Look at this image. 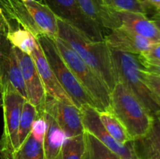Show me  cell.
<instances>
[{"label":"cell","instance_id":"cell-1","mask_svg":"<svg viewBox=\"0 0 160 159\" xmlns=\"http://www.w3.org/2000/svg\"><path fill=\"white\" fill-rule=\"evenodd\" d=\"M58 37L65 41L102 79L109 90L118 82L111 49L103 41H92L81 31L58 19Z\"/></svg>","mask_w":160,"mask_h":159},{"label":"cell","instance_id":"cell-2","mask_svg":"<svg viewBox=\"0 0 160 159\" xmlns=\"http://www.w3.org/2000/svg\"><path fill=\"white\" fill-rule=\"evenodd\" d=\"M110 111L123 124L132 140L145 136L152 126V115L121 82H117L110 91Z\"/></svg>","mask_w":160,"mask_h":159},{"label":"cell","instance_id":"cell-3","mask_svg":"<svg viewBox=\"0 0 160 159\" xmlns=\"http://www.w3.org/2000/svg\"><path fill=\"white\" fill-rule=\"evenodd\" d=\"M59 54L73 74L95 102L98 111L110 110V90L101 77L60 37H55Z\"/></svg>","mask_w":160,"mask_h":159},{"label":"cell","instance_id":"cell-4","mask_svg":"<svg viewBox=\"0 0 160 159\" xmlns=\"http://www.w3.org/2000/svg\"><path fill=\"white\" fill-rule=\"evenodd\" d=\"M118 82L124 84L144 104L152 115L160 113V106L153 98L142 76V65L138 55L111 50Z\"/></svg>","mask_w":160,"mask_h":159},{"label":"cell","instance_id":"cell-5","mask_svg":"<svg viewBox=\"0 0 160 159\" xmlns=\"http://www.w3.org/2000/svg\"><path fill=\"white\" fill-rule=\"evenodd\" d=\"M36 40L42 48L56 79L71 98L73 104L78 108L83 104H89L96 108L92 98L78 82L59 54L54 39L45 34H41L36 37Z\"/></svg>","mask_w":160,"mask_h":159},{"label":"cell","instance_id":"cell-6","mask_svg":"<svg viewBox=\"0 0 160 159\" xmlns=\"http://www.w3.org/2000/svg\"><path fill=\"white\" fill-rule=\"evenodd\" d=\"M28 99L13 88L2 90L3 132L0 138V159H12L19 149L18 131L20 115Z\"/></svg>","mask_w":160,"mask_h":159},{"label":"cell","instance_id":"cell-7","mask_svg":"<svg viewBox=\"0 0 160 159\" xmlns=\"http://www.w3.org/2000/svg\"><path fill=\"white\" fill-rule=\"evenodd\" d=\"M58 19L87 36L92 41L104 40L101 26L88 17L77 0H44Z\"/></svg>","mask_w":160,"mask_h":159},{"label":"cell","instance_id":"cell-8","mask_svg":"<svg viewBox=\"0 0 160 159\" xmlns=\"http://www.w3.org/2000/svg\"><path fill=\"white\" fill-rule=\"evenodd\" d=\"M84 131L90 132L106 147L115 153L121 159H138L133 146V140L121 144L107 132L98 116V110L89 104L80 107Z\"/></svg>","mask_w":160,"mask_h":159},{"label":"cell","instance_id":"cell-9","mask_svg":"<svg viewBox=\"0 0 160 159\" xmlns=\"http://www.w3.org/2000/svg\"><path fill=\"white\" fill-rule=\"evenodd\" d=\"M6 33L7 31L0 32V84L2 90L13 88L28 99L14 46L7 38Z\"/></svg>","mask_w":160,"mask_h":159},{"label":"cell","instance_id":"cell-10","mask_svg":"<svg viewBox=\"0 0 160 159\" xmlns=\"http://www.w3.org/2000/svg\"><path fill=\"white\" fill-rule=\"evenodd\" d=\"M14 49L24 83L27 98L36 108L38 114L43 113L47 94L35 64L30 55L23 52L16 47Z\"/></svg>","mask_w":160,"mask_h":159},{"label":"cell","instance_id":"cell-11","mask_svg":"<svg viewBox=\"0 0 160 159\" xmlns=\"http://www.w3.org/2000/svg\"><path fill=\"white\" fill-rule=\"evenodd\" d=\"M44 112L55 118L66 133L67 138L84 132L81 111L74 104L62 102L47 95Z\"/></svg>","mask_w":160,"mask_h":159},{"label":"cell","instance_id":"cell-12","mask_svg":"<svg viewBox=\"0 0 160 159\" xmlns=\"http://www.w3.org/2000/svg\"><path fill=\"white\" fill-rule=\"evenodd\" d=\"M104 41L111 50L138 55L150 50L157 43L123 26L111 30L110 33L104 37Z\"/></svg>","mask_w":160,"mask_h":159},{"label":"cell","instance_id":"cell-13","mask_svg":"<svg viewBox=\"0 0 160 159\" xmlns=\"http://www.w3.org/2000/svg\"><path fill=\"white\" fill-rule=\"evenodd\" d=\"M30 55L31 56L34 64H35L36 69H37L38 73L42 80L47 95L62 101V102L74 104L71 98L67 94V92L64 90L58 80L56 79V76L52 70L51 67L47 61L46 57L38 41Z\"/></svg>","mask_w":160,"mask_h":159},{"label":"cell","instance_id":"cell-14","mask_svg":"<svg viewBox=\"0 0 160 159\" xmlns=\"http://www.w3.org/2000/svg\"><path fill=\"white\" fill-rule=\"evenodd\" d=\"M84 13L102 29L113 30L121 26L118 12L106 6L104 0H77Z\"/></svg>","mask_w":160,"mask_h":159},{"label":"cell","instance_id":"cell-15","mask_svg":"<svg viewBox=\"0 0 160 159\" xmlns=\"http://www.w3.org/2000/svg\"><path fill=\"white\" fill-rule=\"evenodd\" d=\"M138 159H160V113L152 115L148 132L133 140Z\"/></svg>","mask_w":160,"mask_h":159},{"label":"cell","instance_id":"cell-16","mask_svg":"<svg viewBox=\"0 0 160 159\" xmlns=\"http://www.w3.org/2000/svg\"><path fill=\"white\" fill-rule=\"evenodd\" d=\"M118 12L121 26L141 36L156 42H160V31L146 14L120 11Z\"/></svg>","mask_w":160,"mask_h":159},{"label":"cell","instance_id":"cell-17","mask_svg":"<svg viewBox=\"0 0 160 159\" xmlns=\"http://www.w3.org/2000/svg\"><path fill=\"white\" fill-rule=\"evenodd\" d=\"M42 34L52 38L58 37V18L45 3L37 0L23 2Z\"/></svg>","mask_w":160,"mask_h":159},{"label":"cell","instance_id":"cell-18","mask_svg":"<svg viewBox=\"0 0 160 159\" xmlns=\"http://www.w3.org/2000/svg\"><path fill=\"white\" fill-rule=\"evenodd\" d=\"M43 116L46 123V130L43 140L45 159H55L60 154L67 136L51 115L43 112Z\"/></svg>","mask_w":160,"mask_h":159},{"label":"cell","instance_id":"cell-19","mask_svg":"<svg viewBox=\"0 0 160 159\" xmlns=\"http://www.w3.org/2000/svg\"><path fill=\"white\" fill-rule=\"evenodd\" d=\"M98 112L102 124L117 141L126 144L132 140L123 124L110 110L98 111Z\"/></svg>","mask_w":160,"mask_h":159},{"label":"cell","instance_id":"cell-20","mask_svg":"<svg viewBox=\"0 0 160 159\" xmlns=\"http://www.w3.org/2000/svg\"><path fill=\"white\" fill-rule=\"evenodd\" d=\"M84 136L85 143L84 159H121L90 132L84 131Z\"/></svg>","mask_w":160,"mask_h":159},{"label":"cell","instance_id":"cell-21","mask_svg":"<svg viewBox=\"0 0 160 159\" xmlns=\"http://www.w3.org/2000/svg\"><path fill=\"white\" fill-rule=\"evenodd\" d=\"M6 36L14 47L28 55H31L37 44L35 37L30 31L20 26L8 30Z\"/></svg>","mask_w":160,"mask_h":159},{"label":"cell","instance_id":"cell-22","mask_svg":"<svg viewBox=\"0 0 160 159\" xmlns=\"http://www.w3.org/2000/svg\"><path fill=\"white\" fill-rule=\"evenodd\" d=\"M37 114L36 108L28 100H26L22 108L19 125L18 142L20 147L31 134L33 123L37 116Z\"/></svg>","mask_w":160,"mask_h":159},{"label":"cell","instance_id":"cell-23","mask_svg":"<svg viewBox=\"0 0 160 159\" xmlns=\"http://www.w3.org/2000/svg\"><path fill=\"white\" fill-rule=\"evenodd\" d=\"M85 143L84 133L67 137L60 151L61 159H84Z\"/></svg>","mask_w":160,"mask_h":159},{"label":"cell","instance_id":"cell-24","mask_svg":"<svg viewBox=\"0 0 160 159\" xmlns=\"http://www.w3.org/2000/svg\"><path fill=\"white\" fill-rule=\"evenodd\" d=\"M12 159H45L43 143L38 141L31 133L17 150Z\"/></svg>","mask_w":160,"mask_h":159},{"label":"cell","instance_id":"cell-25","mask_svg":"<svg viewBox=\"0 0 160 159\" xmlns=\"http://www.w3.org/2000/svg\"><path fill=\"white\" fill-rule=\"evenodd\" d=\"M104 2L108 7L117 12L130 11L148 14L140 0H104Z\"/></svg>","mask_w":160,"mask_h":159},{"label":"cell","instance_id":"cell-26","mask_svg":"<svg viewBox=\"0 0 160 159\" xmlns=\"http://www.w3.org/2000/svg\"><path fill=\"white\" fill-rule=\"evenodd\" d=\"M142 76L154 100L160 106V76L156 73L145 71L142 69Z\"/></svg>","mask_w":160,"mask_h":159},{"label":"cell","instance_id":"cell-27","mask_svg":"<svg viewBox=\"0 0 160 159\" xmlns=\"http://www.w3.org/2000/svg\"><path fill=\"white\" fill-rule=\"evenodd\" d=\"M45 130H46V123L44 118L43 113L37 114L35 119L32 125L31 129V135L38 140L43 143L44 137H45Z\"/></svg>","mask_w":160,"mask_h":159},{"label":"cell","instance_id":"cell-28","mask_svg":"<svg viewBox=\"0 0 160 159\" xmlns=\"http://www.w3.org/2000/svg\"><path fill=\"white\" fill-rule=\"evenodd\" d=\"M138 58L144 70L160 76V61L146 59L140 55H138Z\"/></svg>","mask_w":160,"mask_h":159},{"label":"cell","instance_id":"cell-29","mask_svg":"<svg viewBox=\"0 0 160 159\" xmlns=\"http://www.w3.org/2000/svg\"><path fill=\"white\" fill-rule=\"evenodd\" d=\"M140 55L149 59L160 61V42H157L152 46V48L148 51L142 53Z\"/></svg>","mask_w":160,"mask_h":159},{"label":"cell","instance_id":"cell-30","mask_svg":"<svg viewBox=\"0 0 160 159\" xmlns=\"http://www.w3.org/2000/svg\"><path fill=\"white\" fill-rule=\"evenodd\" d=\"M145 8L146 9L147 12L151 10L154 11V13L160 14V0H140Z\"/></svg>","mask_w":160,"mask_h":159},{"label":"cell","instance_id":"cell-31","mask_svg":"<svg viewBox=\"0 0 160 159\" xmlns=\"http://www.w3.org/2000/svg\"><path fill=\"white\" fill-rule=\"evenodd\" d=\"M9 24V21L6 20V17L0 14V32H2V31H7Z\"/></svg>","mask_w":160,"mask_h":159},{"label":"cell","instance_id":"cell-32","mask_svg":"<svg viewBox=\"0 0 160 159\" xmlns=\"http://www.w3.org/2000/svg\"><path fill=\"white\" fill-rule=\"evenodd\" d=\"M151 20H152L153 23H155L157 28L160 31V14L159 13H154L152 17Z\"/></svg>","mask_w":160,"mask_h":159},{"label":"cell","instance_id":"cell-33","mask_svg":"<svg viewBox=\"0 0 160 159\" xmlns=\"http://www.w3.org/2000/svg\"><path fill=\"white\" fill-rule=\"evenodd\" d=\"M2 104V90L1 84H0V107Z\"/></svg>","mask_w":160,"mask_h":159},{"label":"cell","instance_id":"cell-34","mask_svg":"<svg viewBox=\"0 0 160 159\" xmlns=\"http://www.w3.org/2000/svg\"><path fill=\"white\" fill-rule=\"evenodd\" d=\"M2 2L3 0H0V14L4 16L3 15V12H2Z\"/></svg>","mask_w":160,"mask_h":159},{"label":"cell","instance_id":"cell-35","mask_svg":"<svg viewBox=\"0 0 160 159\" xmlns=\"http://www.w3.org/2000/svg\"><path fill=\"white\" fill-rule=\"evenodd\" d=\"M55 159H61V157H60V154H59V155L58 156V157H56V158H55Z\"/></svg>","mask_w":160,"mask_h":159},{"label":"cell","instance_id":"cell-36","mask_svg":"<svg viewBox=\"0 0 160 159\" xmlns=\"http://www.w3.org/2000/svg\"><path fill=\"white\" fill-rule=\"evenodd\" d=\"M21 1H23V2H27V1H30V0H21Z\"/></svg>","mask_w":160,"mask_h":159}]
</instances>
